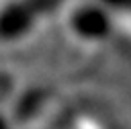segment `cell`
Segmentation results:
<instances>
[{"label":"cell","mask_w":131,"mask_h":129,"mask_svg":"<svg viewBox=\"0 0 131 129\" xmlns=\"http://www.w3.org/2000/svg\"><path fill=\"white\" fill-rule=\"evenodd\" d=\"M70 33L84 43H104L115 33V16L111 6L100 0H82L68 12Z\"/></svg>","instance_id":"obj_1"},{"label":"cell","mask_w":131,"mask_h":129,"mask_svg":"<svg viewBox=\"0 0 131 129\" xmlns=\"http://www.w3.org/2000/svg\"><path fill=\"white\" fill-rule=\"evenodd\" d=\"M37 25V8L31 0H6L0 6V41L18 43Z\"/></svg>","instance_id":"obj_2"}]
</instances>
